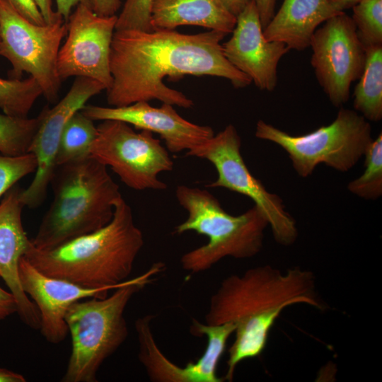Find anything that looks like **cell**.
Returning a JSON list of instances; mask_svg holds the SVG:
<instances>
[{
  "label": "cell",
  "mask_w": 382,
  "mask_h": 382,
  "mask_svg": "<svg viewBox=\"0 0 382 382\" xmlns=\"http://www.w3.org/2000/svg\"><path fill=\"white\" fill-rule=\"evenodd\" d=\"M226 34L210 30L185 35L175 30H115L110 52L112 78L107 90L111 107L151 100L192 108L193 101L182 92L168 87L166 77L185 75L222 77L236 88L252 81L234 67L224 54L220 43Z\"/></svg>",
  "instance_id": "cell-1"
},
{
  "label": "cell",
  "mask_w": 382,
  "mask_h": 382,
  "mask_svg": "<svg viewBox=\"0 0 382 382\" xmlns=\"http://www.w3.org/2000/svg\"><path fill=\"white\" fill-rule=\"evenodd\" d=\"M313 272L295 267L285 272L265 265L224 278L210 298L207 325L231 323L234 340L228 349L224 380L232 381L237 366L259 357L270 331L284 308L306 304L320 311L328 306L317 292Z\"/></svg>",
  "instance_id": "cell-2"
},
{
  "label": "cell",
  "mask_w": 382,
  "mask_h": 382,
  "mask_svg": "<svg viewBox=\"0 0 382 382\" xmlns=\"http://www.w3.org/2000/svg\"><path fill=\"white\" fill-rule=\"evenodd\" d=\"M143 245V234L122 197L106 226L52 249L39 250L31 242L24 257L47 276L86 288L111 290L130 275Z\"/></svg>",
  "instance_id": "cell-3"
},
{
  "label": "cell",
  "mask_w": 382,
  "mask_h": 382,
  "mask_svg": "<svg viewBox=\"0 0 382 382\" xmlns=\"http://www.w3.org/2000/svg\"><path fill=\"white\" fill-rule=\"evenodd\" d=\"M50 185L52 202L31 239L39 250L54 248L106 226L122 197L107 166L91 156L57 166Z\"/></svg>",
  "instance_id": "cell-4"
},
{
  "label": "cell",
  "mask_w": 382,
  "mask_h": 382,
  "mask_svg": "<svg viewBox=\"0 0 382 382\" xmlns=\"http://www.w3.org/2000/svg\"><path fill=\"white\" fill-rule=\"evenodd\" d=\"M164 268L155 263L143 274L127 279L112 294L72 303L65 315L71 352L63 382H96L103 362L126 340L129 332L125 308L132 296Z\"/></svg>",
  "instance_id": "cell-5"
},
{
  "label": "cell",
  "mask_w": 382,
  "mask_h": 382,
  "mask_svg": "<svg viewBox=\"0 0 382 382\" xmlns=\"http://www.w3.org/2000/svg\"><path fill=\"white\" fill-rule=\"evenodd\" d=\"M175 197L187 212V218L175 226V233L192 231L208 238L206 244L182 255L180 265L184 270L199 273L224 257L250 258L262 250L264 231L269 224L255 204L245 212L233 216L206 190L178 185Z\"/></svg>",
  "instance_id": "cell-6"
},
{
  "label": "cell",
  "mask_w": 382,
  "mask_h": 382,
  "mask_svg": "<svg viewBox=\"0 0 382 382\" xmlns=\"http://www.w3.org/2000/svg\"><path fill=\"white\" fill-rule=\"evenodd\" d=\"M255 135L282 147L295 171L303 178L311 175L320 163L348 171L364 155L373 140L369 121L355 110L343 107L330 125L305 134L291 135L260 120Z\"/></svg>",
  "instance_id": "cell-7"
},
{
  "label": "cell",
  "mask_w": 382,
  "mask_h": 382,
  "mask_svg": "<svg viewBox=\"0 0 382 382\" xmlns=\"http://www.w3.org/2000/svg\"><path fill=\"white\" fill-rule=\"evenodd\" d=\"M64 21L37 25L0 0V56L11 64L14 79L29 74L51 103L57 100L61 88L57 64L61 42L67 33Z\"/></svg>",
  "instance_id": "cell-8"
},
{
  "label": "cell",
  "mask_w": 382,
  "mask_h": 382,
  "mask_svg": "<svg viewBox=\"0 0 382 382\" xmlns=\"http://www.w3.org/2000/svg\"><path fill=\"white\" fill-rule=\"evenodd\" d=\"M241 146V137L230 124L185 155L206 159L215 167L218 177L206 187H224L250 198L267 219L275 241L282 245L293 244L298 237L295 220L285 210L282 199L268 192L250 173Z\"/></svg>",
  "instance_id": "cell-9"
},
{
  "label": "cell",
  "mask_w": 382,
  "mask_h": 382,
  "mask_svg": "<svg viewBox=\"0 0 382 382\" xmlns=\"http://www.w3.org/2000/svg\"><path fill=\"white\" fill-rule=\"evenodd\" d=\"M90 155L110 167L122 183L136 190L166 189L158 175L173 168L168 149L151 132H136L119 120H103L97 126Z\"/></svg>",
  "instance_id": "cell-10"
},
{
  "label": "cell",
  "mask_w": 382,
  "mask_h": 382,
  "mask_svg": "<svg viewBox=\"0 0 382 382\" xmlns=\"http://www.w3.org/2000/svg\"><path fill=\"white\" fill-rule=\"evenodd\" d=\"M309 47L319 85L332 105L342 107L352 83L363 72L366 55L351 16L342 12L327 20L313 34Z\"/></svg>",
  "instance_id": "cell-11"
},
{
  "label": "cell",
  "mask_w": 382,
  "mask_h": 382,
  "mask_svg": "<svg viewBox=\"0 0 382 382\" xmlns=\"http://www.w3.org/2000/svg\"><path fill=\"white\" fill-rule=\"evenodd\" d=\"M117 18L99 16L83 4L76 6L66 22V38L58 53L57 69L62 81L87 77L106 91L110 87V52Z\"/></svg>",
  "instance_id": "cell-12"
},
{
  "label": "cell",
  "mask_w": 382,
  "mask_h": 382,
  "mask_svg": "<svg viewBox=\"0 0 382 382\" xmlns=\"http://www.w3.org/2000/svg\"><path fill=\"white\" fill-rule=\"evenodd\" d=\"M105 89L104 86L96 80L76 77L62 100L53 108L46 106L40 112L41 122L29 149V152L36 158L37 168L29 186L21 189L20 193L24 207L33 209L44 202L56 167L57 151L66 122L91 97Z\"/></svg>",
  "instance_id": "cell-13"
},
{
  "label": "cell",
  "mask_w": 382,
  "mask_h": 382,
  "mask_svg": "<svg viewBox=\"0 0 382 382\" xmlns=\"http://www.w3.org/2000/svg\"><path fill=\"white\" fill-rule=\"evenodd\" d=\"M222 49L234 67L259 89L270 92L277 84L279 62L290 51L282 42L266 40L254 0L236 16L232 36L222 44Z\"/></svg>",
  "instance_id": "cell-14"
},
{
  "label": "cell",
  "mask_w": 382,
  "mask_h": 382,
  "mask_svg": "<svg viewBox=\"0 0 382 382\" xmlns=\"http://www.w3.org/2000/svg\"><path fill=\"white\" fill-rule=\"evenodd\" d=\"M173 106L162 103L161 107L155 108L148 102L139 101L121 107L85 105L81 112L93 121L119 120L156 133L171 153L190 151L214 135L210 127L186 120Z\"/></svg>",
  "instance_id": "cell-15"
},
{
  "label": "cell",
  "mask_w": 382,
  "mask_h": 382,
  "mask_svg": "<svg viewBox=\"0 0 382 382\" xmlns=\"http://www.w3.org/2000/svg\"><path fill=\"white\" fill-rule=\"evenodd\" d=\"M18 276L23 291L35 304L40 318V330L52 344L62 342L69 333L65 315L69 306L88 298H103L110 289L86 288L69 281L47 276L33 267L23 256Z\"/></svg>",
  "instance_id": "cell-16"
},
{
  "label": "cell",
  "mask_w": 382,
  "mask_h": 382,
  "mask_svg": "<svg viewBox=\"0 0 382 382\" xmlns=\"http://www.w3.org/2000/svg\"><path fill=\"white\" fill-rule=\"evenodd\" d=\"M21 190L18 186H13L0 203V277L15 296L17 313L22 321L33 329L40 330V313L23 291L18 276L20 260L31 243L22 223L24 205L20 199Z\"/></svg>",
  "instance_id": "cell-17"
},
{
  "label": "cell",
  "mask_w": 382,
  "mask_h": 382,
  "mask_svg": "<svg viewBox=\"0 0 382 382\" xmlns=\"http://www.w3.org/2000/svg\"><path fill=\"white\" fill-rule=\"evenodd\" d=\"M340 13L328 0H284L263 33L268 41L282 42L289 50L303 51L309 47L316 30Z\"/></svg>",
  "instance_id": "cell-18"
},
{
  "label": "cell",
  "mask_w": 382,
  "mask_h": 382,
  "mask_svg": "<svg viewBox=\"0 0 382 382\" xmlns=\"http://www.w3.org/2000/svg\"><path fill=\"white\" fill-rule=\"evenodd\" d=\"M150 13L152 30L196 25L228 34L236 23L222 0H152Z\"/></svg>",
  "instance_id": "cell-19"
},
{
  "label": "cell",
  "mask_w": 382,
  "mask_h": 382,
  "mask_svg": "<svg viewBox=\"0 0 382 382\" xmlns=\"http://www.w3.org/2000/svg\"><path fill=\"white\" fill-rule=\"evenodd\" d=\"M366 62L353 93L354 110L368 121L382 119V45L366 50Z\"/></svg>",
  "instance_id": "cell-20"
},
{
  "label": "cell",
  "mask_w": 382,
  "mask_h": 382,
  "mask_svg": "<svg viewBox=\"0 0 382 382\" xmlns=\"http://www.w3.org/2000/svg\"><path fill=\"white\" fill-rule=\"evenodd\" d=\"M97 134L93 121L81 110L74 113L66 122L57 151L56 166L90 155L91 145Z\"/></svg>",
  "instance_id": "cell-21"
},
{
  "label": "cell",
  "mask_w": 382,
  "mask_h": 382,
  "mask_svg": "<svg viewBox=\"0 0 382 382\" xmlns=\"http://www.w3.org/2000/svg\"><path fill=\"white\" fill-rule=\"evenodd\" d=\"M41 119V112L33 118L0 113V154L17 156L29 153Z\"/></svg>",
  "instance_id": "cell-22"
},
{
  "label": "cell",
  "mask_w": 382,
  "mask_h": 382,
  "mask_svg": "<svg viewBox=\"0 0 382 382\" xmlns=\"http://www.w3.org/2000/svg\"><path fill=\"white\" fill-rule=\"evenodd\" d=\"M40 96L42 91L31 76L25 79L0 77V109L4 114L27 117Z\"/></svg>",
  "instance_id": "cell-23"
},
{
  "label": "cell",
  "mask_w": 382,
  "mask_h": 382,
  "mask_svg": "<svg viewBox=\"0 0 382 382\" xmlns=\"http://www.w3.org/2000/svg\"><path fill=\"white\" fill-rule=\"evenodd\" d=\"M365 170L357 178L348 184L354 195L374 200L382 195V134L370 143L365 154Z\"/></svg>",
  "instance_id": "cell-24"
},
{
  "label": "cell",
  "mask_w": 382,
  "mask_h": 382,
  "mask_svg": "<svg viewBox=\"0 0 382 382\" xmlns=\"http://www.w3.org/2000/svg\"><path fill=\"white\" fill-rule=\"evenodd\" d=\"M352 9L351 18L364 48L382 45V0H361Z\"/></svg>",
  "instance_id": "cell-25"
},
{
  "label": "cell",
  "mask_w": 382,
  "mask_h": 382,
  "mask_svg": "<svg viewBox=\"0 0 382 382\" xmlns=\"http://www.w3.org/2000/svg\"><path fill=\"white\" fill-rule=\"evenodd\" d=\"M36 168V158L30 152L17 156L0 154V198L21 179L35 172Z\"/></svg>",
  "instance_id": "cell-26"
},
{
  "label": "cell",
  "mask_w": 382,
  "mask_h": 382,
  "mask_svg": "<svg viewBox=\"0 0 382 382\" xmlns=\"http://www.w3.org/2000/svg\"><path fill=\"white\" fill-rule=\"evenodd\" d=\"M152 0H126L117 18L115 30H153L150 24Z\"/></svg>",
  "instance_id": "cell-27"
},
{
  "label": "cell",
  "mask_w": 382,
  "mask_h": 382,
  "mask_svg": "<svg viewBox=\"0 0 382 382\" xmlns=\"http://www.w3.org/2000/svg\"><path fill=\"white\" fill-rule=\"evenodd\" d=\"M28 21L37 25L46 24L34 0H4Z\"/></svg>",
  "instance_id": "cell-28"
},
{
  "label": "cell",
  "mask_w": 382,
  "mask_h": 382,
  "mask_svg": "<svg viewBox=\"0 0 382 382\" xmlns=\"http://www.w3.org/2000/svg\"><path fill=\"white\" fill-rule=\"evenodd\" d=\"M18 312V304L15 296L11 291L0 287V320Z\"/></svg>",
  "instance_id": "cell-29"
},
{
  "label": "cell",
  "mask_w": 382,
  "mask_h": 382,
  "mask_svg": "<svg viewBox=\"0 0 382 382\" xmlns=\"http://www.w3.org/2000/svg\"><path fill=\"white\" fill-rule=\"evenodd\" d=\"M121 6L120 0H92V9L99 16L116 15Z\"/></svg>",
  "instance_id": "cell-30"
},
{
  "label": "cell",
  "mask_w": 382,
  "mask_h": 382,
  "mask_svg": "<svg viewBox=\"0 0 382 382\" xmlns=\"http://www.w3.org/2000/svg\"><path fill=\"white\" fill-rule=\"evenodd\" d=\"M277 0H254L264 29L273 17Z\"/></svg>",
  "instance_id": "cell-31"
},
{
  "label": "cell",
  "mask_w": 382,
  "mask_h": 382,
  "mask_svg": "<svg viewBox=\"0 0 382 382\" xmlns=\"http://www.w3.org/2000/svg\"><path fill=\"white\" fill-rule=\"evenodd\" d=\"M57 5L56 12L67 22L74 7L79 4H83L92 8V0H55Z\"/></svg>",
  "instance_id": "cell-32"
},
{
  "label": "cell",
  "mask_w": 382,
  "mask_h": 382,
  "mask_svg": "<svg viewBox=\"0 0 382 382\" xmlns=\"http://www.w3.org/2000/svg\"><path fill=\"white\" fill-rule=\"evenodd\" d=\"M46 24H52L63 18L53 10L52 0H34ZM64 20V19H63Z\"/></svg>",
  "instance_id": "cell-33"
},
{
  "label": "cell",
  "mask_w": 382,
  "mask_h": 382,
  "mask_svg": "<svg viewBox=\"0 0 382 382\" xmlns=\"http://www.w3.org/2000/svg\"><path fill=\"white\" fill-rule=\"evenodd\" d=\"M26 379L21 374L0 368V382H25Z\"/></svg>",
  "instance_id": "cell-34"
},
{
  "label": "cell",
  "mask_w": 382,
  "mask_h": 382,
  "mask_svg": "<svg viewBox=\"0 0 382 382\" xmlns=\"http://www.w3.org/2000/svg\"><path fill=\"white\" fill-rule=\"evenodd\" d=\"M226 8L237 16L248 5L250 0H222Z\"/></svg>",
  "instance_id": "cell-35"
},
{
  "label": "cell",
  "mask_w": 382,
  "mask_h": 382,
  "mask_svg": "<svg viewBox=\"0 0 382 382\" xmlns=\"http://www.w3.org/2000/svg\"><path fill=\"white\" fill-rule=\"evenodd\" d=\"M361 0H328L332 6L338 12L352 8Z\"/></svg>",
  "instance_id": "cell-36"
}]
</instances>
